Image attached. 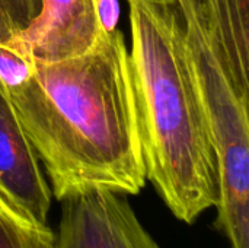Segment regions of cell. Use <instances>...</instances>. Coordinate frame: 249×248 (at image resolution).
Listing matches in <instances>:
<instances>
[{
	"label": "cell",
	"instance_id": "obj_3",
	"mask_svg": "<svg viewBox=\"0 0 249 248\" xmlns=\"http://www.w3.org/2000/svg\"><path fill=\"white\" fill-rule=\"evenodd\" d=\"M219 171L216 228L249 248V92L232 79L197 0H178Z\"/></svg>",
	"mask_w": 249,
	"mask_h": 248
},
{
	"label": "cell",
	"instance_id": "obj_4",
	"mask_svg": "<svg viewBox=\"0 0 249 248\" xmlns=\"http://www.w3.org/2000/svg\"><path fill=\"white\" fill-rule=\"evenodd\" d=\"M117 0H41L31 25L3 44L16 54L54 61L89 50L102 29L118 22Z\"/></svg>",
	"mask_w": 249,
	"mask_h": 248
},
{
	"label": "cell",
	"instance_id": "obj_7",
	"mask_svg": "<svg viewBox=\"0 0 249 248\" xmlns=\"http://www.w3.org/2000/svg\"><path fill=\"white\" fill-rule=\"evenodd\" d=\"M235 83L249 92V0H197Z\"/></svg>",
	"mask_w": 249,
	"mask_h": 248
},
{
	"label": "cell",
	"instance_id": "obj_1",
	"mask_svg": "<svg viewBox=\"0 0 249 248\" xmlns=\"http://www.w3.org/2000/svg\"><path fill=\"white\" fill-rule=\"evenodd\" d=\"M57 200L93 190L137 194L146 184L128 47L102 29L76 56L31 58L28 75L4 88Z\"/></svg>",
	"mask_w": 249,
	"mask_h": 248
},
{
	"label": "cell",
	"instance_id": "obj_8",
	"mask_svg": "<svg viewBox=\"0 0 249 248\" xmlns=\"http://www.w3.org/2000/svg\"><path fill=\"white\" fill-rule=\"evenodd\" d=\"M55 232L0 191V248H54Z\"/></svg>",
	"mask_w": 249,
	"mask_h": 248
},
{
	"label": "cell",
	"instance_id": "obj_6",
	"mask_svg": "<svg viewBox=\"0 0 249 248\" xmlns=\"http://www.w3.org/2000/svg\"><path fill=\"white\" fill-rule=\"evenodd\" d=\"M0 191L39 222H47L51 189L0 83Z\"/></svg>",
	"mask_w": 249,
	"mask_h": 248
},
{
	"label": "cell",
	"instance_id": "obj_5",
	"mask_svg": "<svg viewBox=\"0 0 249 248\" xmlns=\"http://www.w3.org/2000/svg\"><path fill=\"white\" fill-rule=\"evenodd\" d=\"M54 248H160L125 194L93 190L61 200Z\"/></svg>",
	"mask_w": 249,
	"mask_h": 248
},
{
	"label": "cell",
	"instance_id": "obj_9",
	"mask_svg": "<svg viewBox=\"0 0 249 248\" xmlns=\"http://www.w3.org/2000/svg\"><path fill=\"white\" fill-rule=\"evenodd\" d=\"M41 0H0V45L23 32L36 18Z\"/></svg>",
	"mask_w": 249,
	"mask_h": 248
},
{
	"label": "cell",
	"instance_id": "obj_2",
	"mask_svg": "<svg viewBox=\"0 0 249 248\" xmlns=\"http://www.w3.org/2000/svg\"><path fill=\"white\" fill-rule=\"evenodd\" d=\"M130 75L146 181L185 224L219 203L209 132L178 0H127Z\"/></svg>",
	"mask_w": 249,
	"mask_h": 248
}]
</instances>
